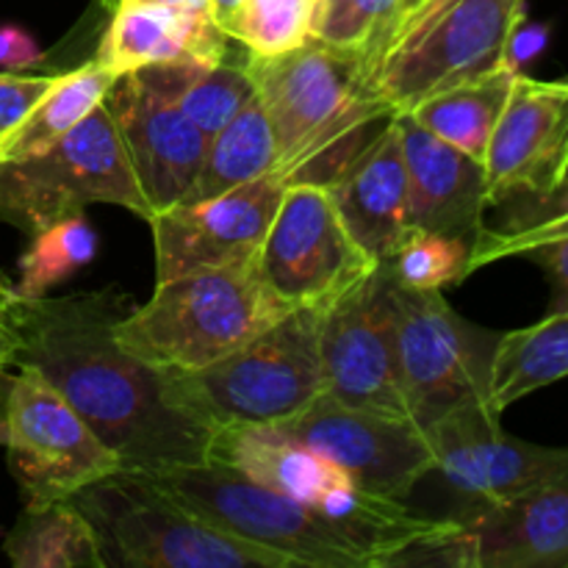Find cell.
I'll use <instances>...</instances> for the list:
<instances>
[{
  "instance_id": "4dcf8cb0",
  "label": "cell",
  "mask_w": 568,
  "mask_h": 568,
  "mask_svg": "<svg viewBox=\"0 0 568 568\" xmlns=\"http://www.w3.org/2000/svg\"><path fill=\"white\" fill-rule=\"evenodd\" d=\"M316 0H244L233 39L255 55H275L311 37Z\"/></svg>"
},
{
  "instance_id": "ac0fdd59",
  "label": "cell",
  "mask_w": 568,
  "mask_h": 568,
  "mask_svg": "<svg viewBox=\"0 0 568 568\" xmlns=\"http://www.w3.org/2000/svg\"><path fill=\"white\" fill-rule=\"evenodd\" d=\"M288 183L281 172L231 189L203 203H175L150 216L155 283L255 258Z\"/></svg>"
},
{
  "instance_id": "1f68e13d",
  "label": "cell",
  "mask_w": 568,
  "mask_h": 568,
  "mask_svg": "<svg viewBox=\"0 0 568 568\" xmlns=\"http://www.w3.org/2000/svg\"><path fill=\"white\" fill-rule=\"evenodd\" d=\"M55 75H20L0 72V136L28 114L33 103L53 87Z\"/></svg>"
},
{
  "instance_id": "5b68a950",
  "label": "cell",
  "mask_w": 568,
  "mask_h": 568,
  "mask_svg": "<svg viewBox=\"0 0 568 568\" xmlns=\"http://www.w3.org/2000/svg\"><path fill=\"white\" fill-rule=\"evenodd\" d=\"M325 305L292 308L270 327L197 372H170L178 405L220 427L281 425L325 392Z\"/></svg>"
},
{
  "instance_id": "8fae6325",
  "label": "cell",
  "mask_w": 568,
  "mask_h": 568,
  "mask_svg": "<svg viewBox=\"0 0 568 568\" xmlns=\"http://www.w3.org/2000/svg\"><path fill=\"white\" fill-rule=\"evenodd\" d=\"M9 471L26 503L70 499L125 469L48 377L20 366L9 397Z\"/></svg>"
},
{
  "instance_id": "3957f363",
  "label": "cell",
  "mask_w": 568,
  "mask_h": 568,
  "mask_svg": "<svg viewBox=\"0 0 568 568\" xmlns=\"http://www.w3.org/2000/svg\"><path fill=\"white\" fill-rule=\"evenodd\" d=\"M288 314L264 286L258 261L155 283L153 297L114 325L133 358L161 372H197Z\"/></svg>"
},
{
  "instance_id": "836d02e7",
  "label": "cell",
  "mask_w": 568,
  "mask_h": 568,
  "mask_svg": "<svg viewBox=\"0 0 568 568\" xmlns=\"http://www.w3.org/2000/svg\"><path fill=\"white\" fill-rule=\"evenodd\" d=\"M44 64V50L20 26H0V70L22 72Z\"/></svg>"
},
{
  "instance_id": "ab89813d",
  "label": "cell",
  "mask_w": 568,
  "mask_h": 568,
  "mask_svg": "<svg viewBox=\"0 0 568 568\" xmlns=\"http://www.w3.org/2000/svg\"><path fill=\"white\" fill-rule=\"evenodd\" d=\"M94 3L100 6L103 11H111L116 3H122V0H94ZM164 3H181V6H205L209 9V0H164Z\"/></svg>"
},
{
  "instance_id": "4316f807",
  "label": "cell",
  "mask_w": 568,
  "mask_h": 568,
  "mask_svg": "<svg viewBox=\"0 0 568 568\" xmlns=\"http://www.w3.org/2000/svg\"><path fill=\"white\" fill-rule=\"evenodd\" d=\"M277 148L258 94L205 144L203 161L181 203H203L275 172Z\"/></svg>"
},
{
  "instance_id": "9c48e42d",
  "label": "cell",
  "mask_w": 568,
  "mask_h": 568,
  "mask_svg": "<svg viewBox=\"0 0 568 568\" xmlns=\"http://www.w3.org/2000/svg\"><path fill=\"white\" fill-rule=\"evenodd\" d=\"M399 381L408 414L422 430L455 408L488 403L499 333L466 322L438 288H405L394 281Z\"/></svg>"
},
{
  "instance_id": "8d00e7d4",
  "label": "cell",
  "mask_w": 568,
  "mask_h": 568,
  "mask_svg": "<svg viewBox=\"0 0 568 568\" xmlns=\"http://www.w3.org/2000/svg\"><path fill=\"white\" fill-rule=\"evenodd\" d=\"M11 386H14V375H9V372H6V366H0V447H6V438H9Z\"/></svg>"
},
{
  "instance_id": "277c9868",
  "label": "cell",
  "mask_w": 568,
  "mask_h": 568,
  "mask_svg": "<svg viewBox=\"0 0 568 568\" xmlns=\"http://www.w3.org/2000/svg\"><path fill=\"white\" fill-rule=\"evenodd\" d=\"M70 499L92 525L105 566L300 568L288 555L214 527L144 471L120 469Z\"/></svg>"
},
{
  "instance_id": "e575fe53",
  "label": "cell",
  "mask_w": 568,
  "mask_h": 568,
  "mask_svg": "<svg viewBox=\"0 0 568 568\" xmlns=\"http://www.w3.org/2000/svg\"><path fill=\"white\" fill-rule=\"evenodd\" d=\"M355 6H358V0H316L311 37L342 48L344 31H347V22L353 17Z\"/></svg>"
},
{
  "instance_id": "83f0119b",
  "label": "cell",
  "mask_w": 568,
  "mask_h": 568,
  "mask_svg": "<svg viewBox=\"0 0 568 568\" xmlns=\"http://www.w3.org/2000/svg\"><path fill=\"white\" fill-rule=\"evenodd\" d=\"M20 258L17 297H44L53 286L89 266L98 255V233L83 214L61 220L31 236Z\"/></svg>"
},
{
  "instance_id": "7402d4cb",
  "label": "cell",
  "mask_w": 568,
  "mask_h": 568,
  "mask_svg": "<svg viewBox=\"0 0 568 568\" xmlns=\"http://www.w3.org/2000/svg\"><path fill=\"white\" fill-rule=\"evenodd\" d=\"M211 460L316 510L338 483L349 480L338 466L327 464L272 425L220 427L211 444Z\"/></svg>"
},
{
  "instance_id": "f35d334b",
  "label": "cell",
  "mask_w": 568,
  "mask_h": 568,
  "mask_svg": "<svg viewBox=\"0 0 568 568\" xmlns=\"http://www.w3.org/2000/svg\"><path fill=\"white\" fill-rule=\"evenodd\" d=\"M14 297H17L14 286H11L9 277L0 272V320H6V316H9V308H11V303H14Z\"/></svg>"
},
{
  "instance_id": "ffe728a7",
  "label": "cell",
  "mask_w": 568,
  "mask_h": 568,
  "mask_svg": "<svg viewBox=\"0 0 568 568\" xmlns=\"http://www.w3.org/2000/svg\"><path fill=\"white\" fill-rule=\"evenodd\" d=\"M397 116L408 172L410 231L444 233L475 242L486 214V172L483 161L433 136L408 114Z\"/></svg>"
},
{
  "instance_id": "30bf717a",
  "label": "cell",
  "mask_w": 568,
  "mask_h": 568,
  "mask_svg": "<svg viewBox=\"0 0 568 568\" xmlns=\"http://www.w3.org/2000/svg\"><path fill=\"white\" fill-rule=\"evenodd\" d=\"M203 61L150 64L116 75L103 105L114 116L150 216L181 203L209 139L183 114L181 94Z\"/></svg>"
},
{
  "instance_id": "2e32d148",
  "label": "cell",
  "mask_w": 568,
  "mask_h": 568,
  "mask_svg": "<svg viewBox=\"0 0 568 568\" xmlns=\"http://www.w3.org/2000/svg\"><path fill=\"white\" fill-rule=\"evenodd\" d=\"M483 172L488 205H544L568 192V81L516 72Z\"/></svg>"
},
{
  "instance_id": "6da1fadb",
  "label": "cell",
  "mask_w": 568,
  "mask_h": 568,
  "mask_svg": "<svg viewBox=\"0 0 568 568\" xmlns=\"http://www.w3.org/2000/svg\"><path fill=\"white\" fill-rule=\"evenodd\" d=\"M122 288L14 297L17 366H31L120 455L125 469L159 471L209 464L216 427L172 397L170 372L133 358L114 336L131 314Z\"/></svg>"
},
{
  "instance_id": "d590c367",
  "label": "cell",
  "mask_w": 568,
  "mask_h": 568,
  "mask_svg": "<svg viewBox=\"0 0 568 568\" xmlns=\"http://www.w3.org/2000/svg\"><path fill=\"white\" fill-rule=\"evenodd\" d=\"M244 0H209V14L227 37L233 39V28H236L239 11H242Z\"/></svg>"
},
{
  "instance_id": "f546056e",
  "label": "cell",
  "mask_w": 568,
  "mask_h": 568,
  "mask_svg": "<svg viewBox=\"0 0 568 568\" xmlns=\"http://www.w3.org/2000/svg\"><path fill=\"white\" fill-rule=\"evenodd\" d=\"M471 242L444 233L410 231L399 244L397 253L388 258L392 275L405 288H447L469 277Z\"/></svg>"
},
{
  "instance_id": "8992f818",
  "label": "cell",
  "mask_w": 568,
  "mask_h": 568,
  "mask_svg": "<svg viewBox=\"0 0 568 568\" xmlns=\"http://www.w3.org/2000/svg\"><path fill=\"white\" fill-rule=\"evenodd\" d=\"M92 203L120 205L150 220V205L103 103L42 153L0 161V220L28 236L83 214Z\"/></svg>"
},
{
  "instance_id": "cb8c5ba5",
  "label": "cell",
  "mask_w": 568,
  "mask_h": 568,
  "mask_svg": "<svg viewBox=\"0 0 568 568\" xmlns=\"http://www.w3.org/2000/svg\"><path fill=\"white\" fill-rule=\"evenodd\" d=\"M3 552L14 568H109L92 525L72 499L26 503Z\"/></svg>"
},
{
  "instance_id": "52a82bcc",
  "label": "cell",
  "mask_w": 568,
  "mask_h": 568,
  "mask_svg": "<svg viewBox=\"0 0 568 568\" xmlns=\"http://www.w3.org/2000/svg\"><path fill=\"white\" fill-rule=\"evenodd\" d=\"M521 20L525 0H422L377 64V94L403 114L427 94L510 64Z\"/></svg>"
},
{
  "instance_id": "74e56055",
  "label": "cell",
  "mask_w": 568,
  "mask_h": 568,
  "mask_svg": "<svg viewBox=\"0 0 568 568\" xmlns=\"http://www.w3.org/2000/svg\"><path fill=\"white\" fill-rule=\"evenodd\" d=\"M17 355V333L9 325V320H0V366L14 364Z\"/></svg>"
},
{
  "instance_id": "44dd1931",
  "label": "cell",
  "mask_w": 568,
  "mask_h": 568,
  "mask_svg": "<svg viewBox=\"0 0 568 568\" xmlns=\"http://www.w3.org/2000/svg\"><path fill=\"white\" fill-rule=\"evenodd\" d=\"M236 39L227 37L205 6L164 0H122L109 11L94 59L111 72L139 70L172 61L216 64L231 53Z\"/></svg>"
},
{
  "instance_id": "9a60e30c",
  "label": "cell",
  "mask_w": 568,
  "mask_h": 568,
  "mask_svg": "<svg viewBox=\"0 0 568 568\" xmlns=\"http://www.w3.org/2000/svg\"><path fill=\"white\" fill-rule=\"evenodd\" d=\"M397 566L568 568V480L458 516V530L419 544Z\"/></svg>"
},
{
  "instance_id": "d6a6232c",
  "label": "cell",
  "mask_w": 568,
  "mask_h": 568,
  "mask_svg": "<svg viewBox=\"0 0 568 568\" xmlns=\"http://www.w3.org/2000/svg\"><path fill=\"white\" fill-rule=\"evenodd\" d=\"M516 255L530 258L549 277V283H552V305H549V311H568V233L525 244Z\"/></svg>"
},
{
  "instance_id": "f1b7e54d",
  "label": "cell",
  "mask_w": 568,
  "mask_h": 568,
  "mask_svg": "<svg viewBox=\"0 0 568 568\" xmlns=\"http://www.w3.org/2000/svg\"><path fill=\"white\" fill-rule=\"evenodd\" d=\"M250 50H233L216 64H203L181 94V109L205 139L216 136L250 100L255 81L250 75Z\"/></svg>"
},
{
  "instance_id": "d6986e66",
  "label": "cell",
  "mask_w": 568,
  "mask_h": 568,
  "mask_svg": "<svg viewBox=\"0 0 568 568\" xmlns=\"http://www.w3.org/2000/svg\"><path fill=\"white\" fill-rule=\"evenodd\" d=\"M349 236L375 264L392 258L410 236L408 172L397 116L325 183Z\"/></svg>"
},
{
  "instance_id": "d4e9b609",
  "label": "cell",
  "mask_w": 568,
  "mask_h": 568,
  "mask_svg": "<svg viewBox=\"0 0 568 568\" xmlns=\"http://www.w3.org/2000/svg\"><path fill=\"white\" fill-rule=\"evenodd\" d=\"M568 377V311H549L547 320L521 331L499 333L488 381L494 414L538 388Z\"/></svg>"
},
{
  "instance_id": "603a6c76",
  "label": "cell",
  "mask_w": 568,
  "mask_h": 568,
  "mask_svg": "<svg viewBox=\"0 0 568 568\" xmlns=\"http://www.w3.org/2000/svg\"><path fill=\"white\" fill-rule=\"evenodd\" d=\"M516 72H519V67L503 64L491 72H483V75L466 78V81L453 83L442 92L427 94L425 100L410 105L403 114H408L416 125L430 131L433 136L444 139L471 159L483 161L488 139H491L499 114L508 103Z\"/></svg>"
},
{
  "instance_id": "484cf974",
  "label": "cell",
  "mask_w": 568,
  "mask_h": 568,
  "mask_svg": "<svg viewBox=\"0 0 568 568\" xmlns=\"http://www.w3.org/2000/svg\"><path fill=\"white\" fill-rule=\"evenodd\" d=\"M114 81L116 72L100 64L98 59L83 61L64 75H55L53 87L28 109V114L14 128L0 136V161H20L48 150L103 103Z\"/></svg>"
},
{
  "instance_id": "4fadbf2b",
  "label": "cell",
  "mask_w": 568,
  "mask_h": 568,
  "mask_svg": "<svg viewBox=\"0 0 568 568\" xmlns=\"http://www.w3.org/2000/svg\"><path fill=\"white\" fill-rule=\"evenodd\" d=\"M258 272L283 308L331 305L375 261L355 244L325 186L292 183L261 244Z\"/></svg>"
},
{
  "instance_id": "e0dca14e",
  "label": "cell",
  "mask_w": 568,
  "mask_h": 568,
  "mask_svg": "<svg viewBox=\"0 0 568 568\" xmlns=\"http://www.w3.org/2000/svg\"><path fill=\"white\" fill-rule=\"evenodd\" d=\"M425 433L436 453V469L469 499V508L568 480V447H541L508 436L488 403L455 408Z\"/></svg>"
},
{
  "instance_id": "7a4b0ae2",
  "label": "cell",
  "mask_w": 568,
  "mask_h": 568,
  "mask_svg": "<svg viewBox=\"0 0 568 568\" xmlns=\"http://www.w3.org/2000/svg\"><path fill=\"white\" fill-rule=\"evenodd\" d=\"M247 67L288 186H325L375 136L372 125L392 116L361 50L308 37L286 53H250Z\"/></svg>"
},
{
  "instance_id": "ba28073f",
  "label": "cell",
  "mask_w": 568,
  "mask_h": 568,
  "mask_svg": "<svg viewBox=\"0 0 568 568\" xmlns=\"http://www.w3.org/2000/svg\"><path fill=\"white\" fill-rule=\"evenodd\" d=\"M144 475L214 527L288 555L300 568H372L369 558L338 530L336 521L258 486L220 460Z\"/></svg>"
},
{
  "instance_id": "7c38bea8",
  "label": "cell",
  "mask_w": 568,
  "mask_h": 568,
  "mask_svg": "<svg viewBox=\"0 0 568 568\" xmlns=\"http://www.w3.org/2000/svg\"><path fill=\"white\" fill-rule=\"evenodd\" d=\"M272 427L338 466L366 494L394 503H405L416 483L436 471L430 438L410 416L355 408L327 392Z\"/></svg>"
},
{
  "instance_id": "5bb4252c",
  "label": "cell",
  "mask_w": 568,
  "mask_h": 568,
  "mask_svg": "<svg viewBox=\"0 0 568 568\" xmlns=\"http://www.w3.org/2000/svg\"><path fill=\"white\" fill-rule=\"evenodd\" d=\"M320 349L331 397L355 408L410 416L399 381L397 308L388 261L325 305Z\"/></svg>"
}]
</instances>
